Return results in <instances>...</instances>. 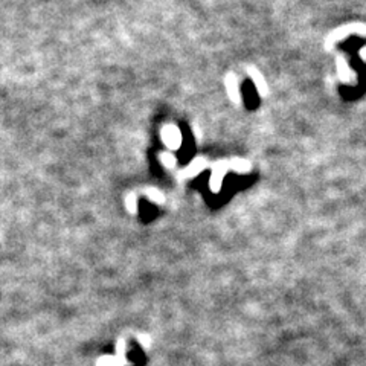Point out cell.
Here are the masks:
<instances>
[{
    "label": "cell",
    "instance_id": "1",
    "mask_svg": "<svg viewBox=\"0 0 366 366\" xmlns=\"http://www.w3.org/2000/svg\"><path fill=\"white\" fill-rule=\"evenodd\" d=\"M161 138L170 150H179L182 145V133L176 125H165L161 132Z\"/></svg>",
    "mask_w": 366,
    "mask_h": 366
},
{
    "label": "cell",
    "instance_id": "2",
    "mask_svg": "<svg viewBox=\"0 0 366 366\" xmlns=\"http://www.w3.org/2000/svg\"><path fill=\"white\" fill-rule=\"evenodd\" d=\"M206 167H207L206 161H204L203 158H197V159H194V161L183 170V176H185V177H194V176L200 174Z\"/></svg>",
    "mask_w": 366,
    "mask_h": 366
},
{
    "label": "cell",
    "instance_id": "3",
    "mask_svg": "<svg viewBox=\"0 0 366 366\" xmlns=\"http://www.w3.org/2000/svg\"><path fill=\"white\" fill-rule=\"evenodd\" d=\"M144 194H145V197H147L150 201H153V203H156V204H161V203L165 201L164 192H162L161 189L154 188V186H148V188L144 191Z\"/></svg>",
    "mask_w": 366,
    "mask_h": 366
},
{
    "label": "cell",
    "instance_id": "4",
    "mask_svg": "<svg viewBox=\"0 0 366 366\" xmlns=\"http://www.w3.org/2000/svg\"><path fill=\"white\" fill-rule=\"evenodd\" d=\"M124 203H125V207L130 214H138V197L135 192H128L124 198Z\"/></svg>",
    "mask_w": 366,
    "mask_h": 366
},
{
    "label": "cell",
    "instance_id": "5",
    "mask_svg": "<svg viewBox=\"0 0 366 366\" xmlns=\"http://www.w3.org/2000/svg\"><path fill=\"white\" fill-rule=\"evenodd\" d=\"M226 86H227V90H229V95L232 96L233 101H238L240 95H238V84H237V80L233 75H229L227 80H226Z\"/></svg>",
    "mask_w": 366,
    "mask_h": 366
},
{
    "label": "cell",
    "instance_id": "6",
    "mask_svg": "<svg viewBox=\"0 0 366 366\" xmlns=\"http://www.w3.org/2000/svg\"><path fill=\"white\" fill-rule=\"evenodd\" d=\"M159 159H161L162 165L167 167V168H173V167L176 165V162H177L176 156H174L171 151H164V153H161Z\"/></svg>",
    "mask_w": 366,
    "mask_h": 366
},
{
    "label": "cell",
    "instance_id": "7",
    "mask_svg": "<svg viewBox=\"0 0 366 366\" xmlns=\"http://www.w3.org/2000/svg\"><path fill=\"white\" fill-rule=\"evenodd\" d=\"M223 176L224 174H220V173H217V171H212V174H211V189L214 191V192H218L220 189H221V182H223Z\"/></svg>",
    "mask_w": 366,
    "mask_h": 366
},
{
    "label": "cell",
    "instance_id": "8",
    "mask_svg": "<svg viewBox=\"0 0 366 366\" xmlns=\"http://www.w3.org/2000/svg\"><path fill=\"white\" fill-rule=\"evenodd\" d=\"M252 78H253V81H255V87L258 89V92H261V93H266V84H264V81H263V78H261V75L258 73V72H253L252 73Z\"/></svg>",
    "mask_w": 366,
    "mask_h": 366
},
{
    "label": "cell",
    "instance_id": "9",
    "mask_svg": "<svg viewBox=\"0 0 366 366\" xmlns=\"http://www.w3.org/2000/svg\"><path fill=\"white\" fill-rule=\"evenodd\" d=\"M232 167H233L238 173H247V168H249V165H247L244 161H233V162H232Z\"/></svg>",
    "mask_w": 366,
    "mask_h": 366
},
{
    "label": "cell",
    "instance_id": "10",
    "mask_svg": "<svg viewBox=\"0 0 366 366\" xmlns=\"http://www.w3.org/2000/svg\"><path fill=\"white\" fill-rule=\"evenodd\" d=\"M98 366H119L118 360L115 357H102L99 362H98Z\"/></svg>",
    "mask_w": 366,
    "mask_h": 366
}]
</instances>
